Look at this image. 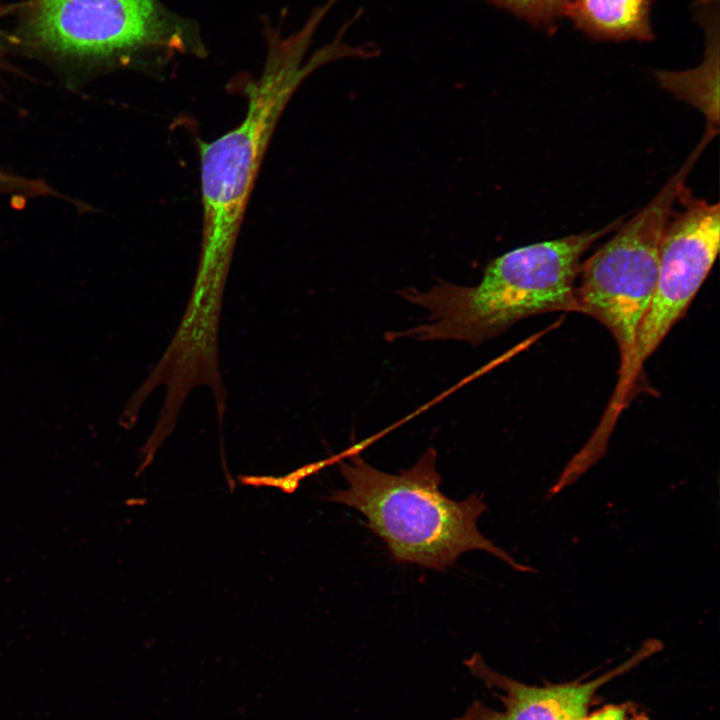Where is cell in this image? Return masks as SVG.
<instances>
[{"instance_id":"obj_1","label":"cell","mask_w":720,"mask_h":720,"mask_svg":"<svg viewBox=\"0 0 720 720\" xmlns=\"http://www.w3.org/2000/svg\"><path fill=\"white\" fill-rule=\"evenodd\" d=\"M7 45L71 90L119 68L205 52L198 25L160 0H22Z\"/></svg>"},{"instance_id":"obj_2","label":"cell","mask_w":720,"mask_h":720,"mask_svg":"<svg viewBox=\"0 0 720 720\" xmlns=\"http://www.w3.org/2000/svg\"><path fill=\"white\" fill-rule=\"evenodd\" d=\"M622 222L518 247L492 260L475 286L440 281L427 291L401 296L429 312L428 321L391 339L457 340L478 345L513 324L548 312H578L575 287L585 252Z\"/></svg>"},{"instance_id":"obj_3","label":"cell","mask_w":720,"mask_h":720,"mask_svg":"<svg viewBox=\"0 0 720 720\" xmlns=\"http://www.w3.org/2000/svg\"><path fill=\"white\" fill-rule=\"evenodd\" d=\"M315 33L306 23L287 38L268 39L260 76L247 86L241 123L210 142H201L203 227L196 278L226 284L244 213L276 124L301 82L332 61L326 48L304 63Z\"/></svg>"},{"instance_id":"obj_4","label":"cell","mask_w":720,"mask_h":720,"mask_svg":"<svg viewBox=\"0 0 720 720\" xmlns=\"http://www.w3.org/2000/svg\"><path fill=\"white\" fill-rule=\"evenodd\" d=\"M436 458L428 448L411 468L389 474L352 454L349 462H338L347 487L332 491L328 500L364 515L397 562L445 571L463 553L483 550L517 571L536 572L480 533L477 519L487 509L482 495L455 501L442 493Z\"/></svg>"},{"instance_id":"obj_5","label":"cell","mask_w":720,"mask_h":720,"mask_svg":"<svg viewBox=\"0 0 720 720\" xmlns=\"http://www.w3.org/2000/svg\"><path fill=\"white\" fill-rule=\"evenodd\" d=\"M698 143L683 166L633 217L616 228L580 265L575 287L578 312L602 323L619 349L618 379L626 372L640 324L655 291L661 238L692 167L704 150Z\"/></svg>"},{"instance_id":"obj_6","label":"cell","mask_w":720,"mask_h":720,"mask_svg":"<svg viewBox=\"0 0 720 720\" xmlns=\"http://www.w3.org/2000/svg\"><path fill=\"white\" fill-rule=\"evenodd\" d=\"M677 201L682 208L672 211L660 242L654 294L638 329L628 368L611 398L616 405L625 403L645 361L686 313L718 256L719 203L695 198L685 185Z\"/></svg>"},{"instance_id":"obj_7","label":"cell","mask_w":720,"mask_h":720,"mask_svg":"<svg viewBox=\"0 0 720 720\" xmlns=\"http://www.w3.org/2000/svg\"><path fill=\"white\" fill-rule=\"evenodd\" d=\"M662 648L661 641L649 639L626 661L596 678L585 680L584 677V680L541 686L525 684L502 674L491 668L482 655L474 653L464 664L487 689L497 690L494 695L500 700L502 709L474 700L452 720H583L603 686Z\"/></svg>"},{"instance_id":"obj_8","label":"cell","mask_w":720,"mask_h":720,"mask_svg":"<svg viewBox=\"0 0 720 720\" xmlns=\"http://www.w3.org/2000/svg\"><path fill=\"white\" fill-rule=\"evenodd\" d=\"M718 3L713 7L712 0L697 5V14L706 28L705 58L700 66L688 71H659L656 78L660 86L679 99L693 105L706 117L707 130H718V68L719 33Z\"/></svg>"},{"instance_id":"obj_9","label":"cell","mask_w":720,"mask_h":720,"mask_svg":"<svg viewBox=\"0 0 720 720\" xmlns=\"http://www.w3.org/2000/svg\"><path fill=\"white\" fill-rule=\"evenodd\" d=\"M655 0H566L563 16L600 40L654 38L650 10Z\"/></svg>"},{"instance_id":"obj_10","label":"cell","mask_w":720,"mask_h":720,"mask_svg":"<svg viewBox=\"0 0 720 720\" xmlns=\"http://www.w3.org/2000/svg\"><path fill=\"white\" fill-rule=\"evenodd\" d=\"M505 9L528 22L553 29L555 21L563 16L566 0H484Z\"/></svg>"},{"instance_id":"obj_11","label":"cell","mask_w":720,"mask_h":720,"mask_svg":"<svg viewBox=\"0 0 720 720\" xmlns=\"http://www.w3.org/2000/svg\"><path fill=\"white\" fill-rule=\"evenodd\" d=\"M583 720H651L634 703L608 704L588 713Z\"/></svg>"},{"instance_id":"obj_12","label":"cell","mask_w":720,"mask_h":720,"mask_svg":"<svg viewBox=\"0 0 720 720\" xmlns=\"http://www.w3.org/2000/svg\"><path fill=\"white\" fill-rule=\"evenodd\" d=\"M333 3H335L334 0H328V1L326 2V4H328V5L330 6V8L332 7ZM345 30H346V27H344L341 32H343V34H344V33H345ZM354 48H355V51H356L355 56L361 57V56L363 55V50H362V48H361V47H360V48H359V47H354Z\"/></svg>"},{"instance_id":"obj_13","label":"cell","mask_w":720,"mask_h":720,"mask_svg":"<svg viewBox=\"0 0 720 720\" xmlns=\"http://www.w3.org/2000/svg\"><path fill=\"white\" fill-rule=\"evenodd\" d=\"M334 1L336 2L337 0H334ZM344 27H346V26H344ZM361 48H362V47H361ZM362 50L364 51L362 56H365V55H364V54H365V49L362 48ZM362 56H361V57H362Z\"/></svg>"}]
</instances>
